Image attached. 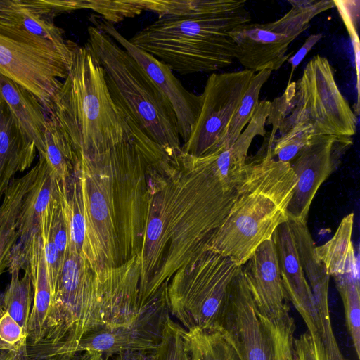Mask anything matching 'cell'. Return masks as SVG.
Returning <instances> with one entry per match:
<instances>
[{
  "label": "cell",
  "mask_w": 360,
  "mask_h": 360,
  "mask_svg": "<svg viewBox=\"0 0 360 360\" xmlns=\"http://www.w3.org/2000/svg\"><path fill=\"white\" fill-rule=\"evenodd\" d=\"M39 153L53 179L65 180L70 177L75 164L73 149L65 133L49 115L44 145Z\"/></svg>",
  "instance_id": "23"
},
{
  "label": "cell",
  "mask_w": 360,
  "mask_h": 360,
  "mask_svg": "<svg viewBox=\"0 0 360 360\" xmlns=\"http://www.w3.org/2000/svg\"><path fill=\"white\" fill-rule=\"evenodd\" d=\"M322 37L323 34L321 33L309 35L297 52L293 56L288 58V62L291 65V71L288 84L292 82V77L296 68L300 65L312 47L322 38Z\"/></svg>",
  "instance_id": "34"
},
{
  "label": "cell",
  "mask_w": 360,
  "mask_h": 360,
  "mask_svg": "<svg viewBox=\"0 0 360 360\" xmlns=\"http://www.w3.org/2000/svg\"><path fill=\"white\" fill-rule=\"evenodd\" d=\"M0 97L39 152L44 145L48 115L30 91L0 74Z\"/></svg>",
  "instance_id": "20"
},
{
  "label": "cell",
  "mask_w": 360,
  "mask_h": 360,
  "mask_svg": "<svg viewBox=\"0 0 360 360\" xmlns=\"http://www.w3.org/2000/svg\"><path fill=\"white\" fill-rule=\"evenodd\" d=\"M290 10L279 19L266 23L248 22L230 34L235 58L245 69L259 72L272 64L277 70L287 60L288 46L309 26L317 15L333 8V1H288Z\"/></svg>",
  "instance_id": "9"
},
{
  "label": "cell",
  "mask_w": 360,
  "mask_h": 360,
  "mask_svg": "<svg viewBox=\"0 0 360 360\" xmlns=\"http://www.w3.org/2000/svg\"><path fill=\"white\" fill-rule=\"evenodd\" d=\"M162 231V223L158 219L155 218L152 219L147 229V235L150 240H157Z\"/></svg>",
  "instance_id": "37"
},
{
  "label": "cell",
  "mask_w": 360,
  "mask_h": 360,
  "mask_svg": "<svg viewBox=\"0 0 360 360\" xmlns=\"http://www.w3.org/2000/svg\"><path fill=\"white\" fill-rule=\"evenodd\" d=\"M9 264H15L20 269H23L28 274L32 285L33 302L27 329L28 354L38 346L44 337L53 295L38 230L28 238L17 242L11 250L7 266Z\"/></svg>",
  "instance_id": "15"
},
{
  "label": "cell",
  "mask_w": 360,
  "mask_h": 360,
  "mask_svg": "<svg viewBox=\"0 0 360 360\" xmlns=\"http://www.w3.org/2000/svg\"><path fill=\"white\" fill-rule=\"evenodd\" d=\"M182 360H191L188 352L186 349V347H185V351H184V355H183Z\"/></svg>",
  "instance_id": "38"
},
{
  "label": "cell",
  "mask_w": 360,
  "mask_h": 360,
  "mask_svg": "<svg viewBox=\"0 0 360 360\" xmlns=\"http://www.w3.org/2000/svg\"><path fill=\"white\" fill-rule=\"evenodd\" d=\"M353 226L354 214L350 213L342 218L329 240L321 245H316V258L330 276H359L357 259L352 240Z\"/></svg>",
  "instance_id": "21"
},
{
  "label": "cell",
  "mask_w": 360,
  "mask_h": 360,
  "mask_svg": "<svg viewBox=\"0 0 360 360\" xmlns=\"http://www.w3.org/2000/svg\"><path fill=\"white\" fill-rule=\"evenodd\" d=\"M314 135L310 125L293 126L285 134L275 139L271 149L272 158L280 162H290Z\"/></svg>",
  "instance_id": "27"
},
{
  "label": "cell",
  "mask_w": 360,
  "mask_h": 360,
  "mask_svg": "<svg viewBox=\"0 0 360 360\" xmlns=\"http://www.w3.org/2000/svg\"><path fill=\"white\" fill-rule=\"evenodd\" d=\"M78 45L61 47L0 24V74L33 94L49 115Z\"/></svg>",
  "instance_id": "5"
},
{
  "label": "cell",
  "mask_w": 360,
  "mask_h": 360,
  "mask_svg": "<svg viewBox=\"0 0 360 360\" xmlns=\"http://www.w3.org/2000/svg\"><path fill=\"white\" fill-rule=\"evenodd\" d=\"M320 321L319 335L322 341L327 360H347L342 355L333 333L328 301L316 304Z\"/></svg>",
  "instance_id": "31"
},
{
  "label": "cell",
  "mask_w": 360,
  "mask_h": 360,
  "mask_svg": "<svg viewBox=\"0 0 360 360\" xmlns=\"http://www.w3.org/2000/svg\"><path fill=\"white\" fill-rule=\"evenodd\" d=\"M89 20L101 27L128 52L169 100L176 116L179 136L186 143L200 112L201 95L187 90L169 66L133 45L112 22L96 14L91 15Z\"/></svg>",
  "instance_id": "14"
},
{
  "label": "cell",
  "mask_w": 360,
  "mask_h": 360,
  "mask_svg": "<svg viewBox=\"0 0 360 360\" xmlns=\"http://www.w3.org/2000/svg\"><path fill=\"white\" fill-rule=\"evenodd\" d=\"M36 147L0 97V200L15 174L27 169Z\"/></svg>",
  "instance_id": "18"
},
{
  "label": "cell",
  "mask_w": 360,
  "mask_h": 360,
  "mask_svg": "<svg viewBox=\"0 0 360 360\" xmlns=\"http://www.w3.org/2000/svg\"><path fill=\"white\" fill-rule=\"evenodd\" d=\"M245 4L214 0L207 10L196 15L160 17L129 41L181 75L216 71L236 59L230 34L251 22Z\"/></svg>",
  "instance_id": "2"
},
{
  "label": "cell",
  "mask_w": 360,
  "mask_h": 360,
  "mask_svg": "<svg viewBox=\"0 0 360 360\" xmlns=\"http://www.w3.org/2000/svg\"><path fill=\"white\" fill-rule=\"evenodd\" d=\"M273 240L278 269L288 300L299 312L311 335L319 334L320 321L310 286L298 257L289 221L274 231Z\"/></svg>",
  "instance_id": "16"
},
{
  "label": "cell",
  "mask_w": 360,
  "mask_h": 360,
  "mask_svg": "<svg viewBox=\"0 0 360 360\" xmlns=\"http://www.w3.org/2000/svg\"><path fill=\"white\" fill-rule=\"evenodd\" d=\"M89 22L86 45L103 69L114 102L152 141L172 155L181 153L176 116L169 100L128 52Z\"/></svg>",
  "instance_id": "4"
},
{
  "label": "cell",
  "mask_w": 360,
  "mask_h": 360,
  "mask_svg": "<svg viewBox=\"0 0 360 360\" xmlns=\"http://www.w3.org/2000/svg\"><path fill=\"white\" fill-rule=\"evenodd\" d=\"M304 274L315 301L328 298L330 276L315 254L316 244L307 224L290 221Z\"/></svg>",
  "instance_id": "22"
},
{
  "label": "cell",
  "mask_w": 360,
  "mask_h": 360,
  "mask_svg": "<svg viewBox=\"0 0 360 360\" xmlns=\"http://www.w3.org/2000/svg\"><path fill=\"white\" fill-rule=\"evenodd\" d=\"M84 8L92 10L112 24L134 18L145 11L140 0H84Z\"/></svg>",
  "instance_id": "28"
},
{
  "label": "cell",
  "mask_w": 360,
  "mask_h": 360,
  "mask_svg": "<svg viewBox=\"0 0 360 360\" xmlns=\"http://www.w3.org/2000/svg\"><path fill=\"white\" fill-rule=\"evenodd\" d=\"M7 268L11 274V281L5 291L0 294L1 304L9 315L27 333L33 302L30 279L26 272L20 277V269L15 264H10Z\"/></svg>",
  "instance_id": "24"
},
{
  "label": "cell",
  "mask_w": 360,
  "mask_h": 360,
  "mask_svg": "<svg viewBox=\"0 0 360 360\" xmlns=\"http://www.w3.org/2000/svg\"><path fill=\"white\" fill-rule=\"evenodd\" d=\"M48 115L68 137L75 164L86 167L126 164L161 147L114 102L87 45H78Z\"/></svg>",
  "instance_id": "1"
},
{
  "label": "cell",
  "mask_w": 360,
  "mask_h": 360,
  "mask_svg": "<svg viewBox=\"0 0 360 360\" xmlns=\"http://www.w3.org/2000/svg\"><path fill=\"white\" fill-rule=\"evenodd\" d=\"M352 143L351 136L314 135L291 160L297 181L287 207L288 221L307 224L319 188L335 170Z\"/></svg>",
  "instance_id": "11"
},
{
  "label": "cell",
  "mask_w": 360,
  "mask_h": 360,
  "mask_svg": "<svg viewBox=\"0 0 360 360\" xmlns=\"http://www.w3.org/2000/svg\"><path fill=\"white\" fill-rule=\"evenodd\" d=\"M91 210L93 216L98 220H103L108 214V207L103 196L95 193L91 200Z\"/></svg>",
  "instance_id": "35"
},
{
  "label": "cell",
  "mask_w": 360,
  "mask_h": 360,
  "mask_svg": "<svg viewBox=\"0 0 360 360\" xmlns=\"http://www.w3.org/2000/svg\"><path fill=\"white\" fill-rule=\"evenodd\" d=\"M296 360H327L319 334L308 331L295 340Z\"/></svg>",
  "instance_id": "32"
},
{
  "label": "cell",
  "mask_w": 360,
  "mask_h": 360,
  "mask_svg": "<svg viewBox=\"0 0 360 360\" xmlns=\"http://www.w3.org/2000/svg\"><path fill=\"white\" fill-rule=\"evenodd\" d=\"M221 330L228 334L241 360H296L294 319L290 314L275 318L262 310L241 268L231 288Z\"/></svg>",
  "instance_id": "6"
},
{
  "label": "cell",
  "mask_w": 360,
  "mask_h": 360,
  "mask_svg": "<svg viewBox=\"0 0 360 360\" xmlns=\"http://www.w3.org/2000/svg\"><path fill=\"white\" fill-rule=\"evenodd\" d=\"M341 297L346 325L358 360L360 359V285L359 276L345 275L334 278Z\"/></svg>",
  "instance_id": "26"
},
{
  "label": "cell",
  "mask_w": 360,
  "mask_h": 360,
  "mask_svg": "<svg viewBox=\"0 0 360 360\" xmlns=\"http://www.w3.org/2000/svg\"><path fill=\"white\" fill-rule=\"evenodd\" d=\"M56 199L53 179L39 156L36 165L14 179L5 191L0 205V232L13 233L18 241L28 238L38 230L41 217Z\"/></svg>",
  "instance_id": "12"
},
{
  "label": "cell",
  "mask_w": 360,
  "mask_h": 360,
  "mask_svg": "<svg viewBox=\"0 0 360 360\" xmlns=\"http://www.w3.org/2000/svg\"><path fill=\"white\" fill-rule=\"evenodd\" d=\"M299 124L310 125L314 135L352 137L356 131L358 118L338 86L333 67L320 55L307 63L296 82L280 135Z\"/></svg>",
  "instance_id": "8"
},
{
  "label": "cell",
  "mask_w": 360,
  "mask_h": 360,
  "mask_svg": "<svg viewBox=\"0 0 360 360\" xmlns=\"http://www.w3.org/2000/svg\"><path fill=\"white\" fill-rule=\"evenodd\" d=\"M273 71H274V65L270 64L264 69L254 74L217 149L231 146L241 134L252 117L259 103V94L262 86L267 82Z\"/></svg>",
  "instance_id": "25"
},
{
  "label": "cell",
  "mask_w": 360,
  "mask_h": 360,
  "mask_svg": "<svg viewBox=\"0 0 360 360\" xmlns=\"http://www.w3.org/2000/svg\"><path fill=\"white\" fill-rule=\"evenodd\" d=\"M27 333L4 309L0 295V351L27 358Z\"/></svg>",
  "instance_id": "29"
},
{
  "label": "cell",
  "mask_w": 360,
  "mask_h": 360,
  "mask_svg": "<svg viewBox=\"0 0 360 360\" xmlns=\"http://www.w3.org/2000/svg\"><path fill=\"white\" fill-rule=\"evenodd\" d=\"M254 74L244 69L208 77L201 94L200 112L184 153L202 157L218 148Z\"/></svg>",
  "instance_id": "10"
},
{
  "label": "cell",
  "mask_w": 360,
  "mask_h": 360,
  "mask_svg": "<svg viewBox=\"0 0 360 360\" xmlns=\"http://www.w3.org/2000/svg\"><path fill=\"white\" fill-rule=\"evenodd\" d=\"M241 271L256 303L269 315L290 314L289 300L283 285L272 239L260 244L241 266Z\"/></svg>",
  "instance_id": "17"
},
{
  "label": "cell",
  "mask_w": 360,
  "mask_h": 360,
  "mask_svg": "<svg viewBox=\"0 0 360 360\" xmlns=\"http://www.w3.org/2000/svg\"><path fill=\"white\" fill-rule=\"evenodd\" d=\"M169 316L167 291L160 290L134 321L84 337L80 342L79 354L94 351L108 360L122 352H153L162 341Z\"/></svg>",
  "instance_id": "13"
},
{
  "label": "cell",
  "mask_w": 360,
  "mask_h": 360,
  "mask_svg": "<svg viewBox=\"0 0 360 360\" xmlns=\"http://www.w3.org/2000/svg\"><path fill=\"white\" fill-rule=\"evenodd\" d=\"M185 329L173 321H167L162 341L153 352L151 360H182L185 351Z\"/></svg>",
  "instance_id": "30"
},
{
  "label": "cell",
  "mask_w": 360,
  "mask_h": 360,
  "mask_svg": "<svg viewBox=\"0 0 360 360\" xmlns=\"http://www.w3.org/2000/svg\"><path fill=\"white\" fill-rule=\"evenodd\" d=\"M153 352H122L115 355L114 360H151Z\"/></svg>",
  "instance_id": "36"
},
{
  "label": "cell",
  "mask_w": 360,
  "mask_h": 360,
  "mask_svg": "<svg viewBox=\"0 0 360 360\" xmlns=\"http://www.w3.org/2000/svg\"><path fill=\"white\" fill-rule=\"evenodd\" d=\"M271 146L248 162L245 176L221 224L212 236L208 250L242 266L276 228L288 221L287 207L296 185L290 162L274 159Z\"/></svg>",
  "instance_id": "3"
},
{
  "label": "cell",
  "mask_w": 360,
  "mask_h": 360,
  "mask_svg": "<svg viewBox=\"0 0 360 360\" xmlns=\"http://www.w3.org/2000/svg\"><path fill=\"white\" fill-rule=\"evenodd\" d=\"M55 14L46 0H0V24L11 26L68 47L75 42L67 40L63 29L55 25Z\"/></svg>",
  "instance_id": "19"
},
{
  "label": "cell",
  "mask_w": 360,
  "mask_h": 360,
  "mask_svg": "<svg viewBox=\"0 0 360 360\" xmlns=\"http://www.w3.org/2000/svg\"><path fill=\"white\" fill-rule=\"evenodd\" d=\"M241 266L210 250L196 270L167 292L170 314L186 330H221L233 281Z\"/></svg>",
  "instance_id": "7"
},
{
  "label": "cell",
  "mask_w": 360,
  "mask_h": 360,
  "mask_svg": "<svg viewBox=\"0 0 360 360\" xmlns=\"http://www.w3.org/2000/svg\"><path fill=\"white\" fill-rule=\"evenodd\" d=\"M334 5L338 8L347 29L351 35L356 51V75L359 77V43L358 39L357 31L354 30V22H359V1H333ZM359 82V78L357 79Z\"/></svg>",
  "instance_id": "33"
}]
</instances>
